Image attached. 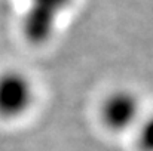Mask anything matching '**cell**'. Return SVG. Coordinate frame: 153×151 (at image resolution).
<instances>
[{
	"mask_svg": "<svg viewBox=\"0 0 153 151\" xmlns=\"http://www.w3.org/2000/svg\"><path fill=\"white\" fill-rule=\"evenodd\" d=\"M34 96L30 80L18 71L0 74V117L16 119L31 105Z\"/></svg>",
	"mask_w": 153,
	"mask_h": 151,
	"instance_id": "1",
	"label": "cell"
},
{
	"mask_svg": "<svg viewBox=\"0 0 153 151\" xmlns=\"http://www.w3.org/2000/svg\"><path fill=\"white\" fill-rule=\"evenodd\" d=\"M135 116H137V101L131 94L114 92L102 102V123L113 130H122L128 127L134 122Z\"/></svg>",
	"mask_w": 153,
	"mask_h": 151,
	"instance_id": "2",
	"label": "cell"
}]
</instances>
